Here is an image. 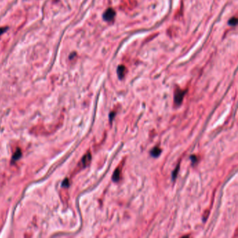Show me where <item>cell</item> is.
Instances as JSON below:
<instances>
[{"label":"cell","instance_id":"cell-6","mask_svg":"<svg viewBox=\"0 0 238 238\" xmlns=\"http://www.w3.org/2000/svg\"><path fill=\"white\" fill-rule=\"evenodd\" d=\"M161 153V150L159 147H154L152 150L150 151V155L152 157H158L159 155Z\"/></svg>","mask_w":238,"mask_h":238},{"label":"cell","instance_id":"cell-1","mask_svg":"<svg viewBox=\"0 0 238 238\" xmlns=\"http://www.w3.org/2000/svg\"><path fill=\"white\" fill-rule=\"evenodd\" d=\"M186 93V90H182L179 87H177L175 89V94H174V102L176 106H180L182 104Z\"/></svg>","mask_w":238,"mask_h":238},{"label":"cell","instance_id":"cell-2","mask_svg":"<svg viewBox=\"0 0 238 238\" xmlns=\"http://www.w3.org/2000/svg\"><path fill=\"white\" fill-rule=\"evenodd\" d=\"M115 11L112 9H108L106 10L103 15V20H106L107 22H110L112 20L115 16Z\"/></svg>","mask_w":238,"mask_h":238},{"label":"cell","instance_id":"cell-4","mask_svg":"<svg viewBox=\"0 0 238 238\" xmlns=\"http://www.w3.org/2000/svg\"><path fill=\"white\" fill-rule=\"evenodd\" d=\"M91 159H92V156H91L90 153H87L84 156L83 158L82 159V161H81V163H83V166L84 167L89 165V163L91 162Z\"/></svg>","mask_w":238,"mask_h":238},{"label":"cell","instance_id":"cell-9","mask_svg":"<svg viewBox=\"0 0 238 238\" xmlns=\"http://www.w3.org/2000/svg\"><path fill=\"white\" fill-rule=\"evenodd\" d=\"M237 22H238V19L235 17H234V18H231L228 21V24L231 26H235V25H237Z\"/></svg>","mask_w":238,"mask_h":238},{"label":"cell","instance_id":"cell-3","mask_svg":"<svg viewBox=\"0 0 238 238\" xmlns=\"http://www.w3.org/2000/svg\"><path fill=\"white\" fill-rule=\"evenodd\" d=\"M126 72V67L123 65H120V66H118L117 68V75L119 77V79H122L124 75H125V73Z\"/></svg>","mask_w":238,"mask_h":238},{"label":"cell","instance_id":"cell-7","mask_svg":"<svg viewBox=\"0 0 238 238\" xmlns=\"http://www.w3.org/2000/svg\"><path fill=\"white\" fill-rule=\"evenodd\" d=\"M21 156H22L21 151L18 149V150H17V151L15 152V154H13V157H12V161H17V160H18V159L21 157Z\"/></svg>","mask_w":238,"mask_h":238},{"label":"cell","instance_id":"cell-10","mask_svg":"<svg viewBox=\"0 0 238 238\" xmlns=\"http://www.w3.org/2000/svg\"><path fill=\"white\" fill-rule=\"evenodd\" d=\"M190 159H191V161H192V163H193V164H195V163L198 161V157H197L196 156H195V155H194V156H191Z\"/></svg>","mask_w":238,"mask_h":238},{"label":"cell","instance_id":"cell-5","mask_svg":"<svg viewBox=\"0 0 238 238\" xmlns=\"http://www.w3.org/2000/svg\"><path fill=\"white\" fill-rule=\"evenodd\" d=\"M120 175H121V170H120L119 168H117L115 170L114 173H113V175H112V180L114 181L115 182H117L120 180Z\"/></svg>","mask_w":238,"mask_h":238},{"label":"cell","instance_id":"cell-12","mask_svg":"<svg viewBox=\"0 0 238 238\" xmlns=\"http://www.w3.org/2000/svg\"><path fill=\"white\" fill-rule=\"evenodd\" d=\"M7 30V28L6 27H4V28H0V34H3L4 31H6Z\"/></svg>","mask_w":238,"mask_h":238},{"label":"cell","instance_id":"cell-11","mask_svg":"<svg viewBox=\"0 0 238 238\" xmlns=\"http://www.w3.org/2000/svg\"><path fill=\"white\" fill-rule=\"evenodd\" d=\"M115 112H110V114H109V119H110V122H112V119H113V118L115 117Z\"/></svg>","mask_w":238,"mask_h":238},{"label":"cell","instance_id":"cell-8","mask_svg":"<svg viewBox=\"0 0 238 238\" xmlns=\"http://www.w3.org/2000/svg\"><path fill=\"white\" fill-rule=\"evenodd\" d=\"M179 169H180V166L178 165V166H177V167L175 169V170H174L172 173V180H175V178L177 177V173H178V171H179Z\"/></svg>","mask_w":238,"mask_h":238}]
</instances>
